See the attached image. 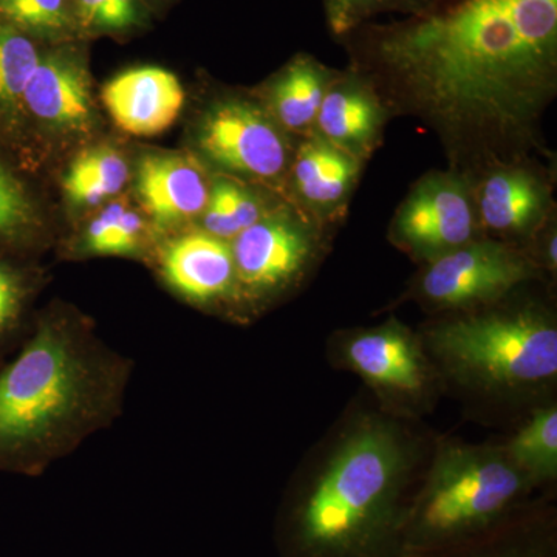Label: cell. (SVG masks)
<instances>
[{
	"instance_id": "1",
	"label": "cell",
	"mask_w": 557,
	"mask_h": 557,
	"mask_svg": "<svg viewBox=\"0 0 557 557\" xmlns=\"http://www.w3.org/2000/svg\"><path fill=\"white\" fill-rule=\"evenodd\" d=\"M368 33L372 60L453 135H518L555 87L557 0H454Z\"/></svg>"
},
{
	"instance_id": "2",
	"label": "cell",
	"mask_w": 557,
	"mask_h": 557,
	"mask_svg": "<svg viewBox=\"0 0 557 557\" xmlns=\"http://www.w3.org/2000/svg\"><path fill=\"white\" fill-rule=\"evenodd\" d=\"M135 361L86 319L47 310L0 366V472L40 478L126 410Z\"/></svg>"
},
{
	"instance_id": "3",
	"label": "cell",
	"mask_w": 557,
	"mask_h": 557,
	"mask_svg": "<svg viewBox=\"0 0 557 557\" xmlns=\"http://www.w3.org/2000/svg\"><path fill=\"white\" fill-rule=\"evenodd\" d=\"M409 465L408 446L391 423L351 429L296 505V547L310 557L369 555L391 528Z\"/></svg>"
},
{
	"instance_id": "4",
	"label": "cell",
	"mask_w": 557,
	"mask_h": 557,
	"mask_svg": "<svg viewBox=\"0 0 557 557\" xmlns=\"http://www.w3.org/2000/svg\"><path fill=\"white\" fill-rule=\"evenodd\" d=\"M527 482L505 450L443 446L413 507V541L442 544L482 530L507 511Z\"/></svg>"
},
{
	"instance_id": "5",
	"label": "cell",
	"mask_w": 557,
	"mask_h": 557,
	"mask_svg": "<svg viewBox=\"0 0 557 557\" xmlns=\"http://www.w3.org/2000/svg\"><path fill=\"white\" fill-rule=\"evenodd\" d=\"M431 344L457 376L486 388L539 386L557 373V330L530 311L456 319Z\"/></svg>"
},
{
	"instance_id": "6",
	"label": "cell",
	"mask_w": 557,
	"mask_h": 557,
	"mask_svg": "<svg viewBox=\"0 0 557 557\" xmlns=\"http://www.w3.org/2000/svg\"><path fill=\"white\" fill-rule=\"evenodd\" d=\"M533 274L525 258L496 242H468L435 259L421 278L424 298L445 307L490 302Z\"/></svg>"
},
{
	"instance_id": "7",
	"label": "cell",
	"mask_w": 557,
	"mask_h": 557,
	"mask_svg": "<svg viewBox=\"0 0 557 557\" xmlns=\"http://www.w3.org/2000/svg\"><path fill=\"white\" fill-rule=\"evenodd\" d=\"M236 269L237 296L269 298L288 287L313 255V240L288 219H260L231 244Z\"/></svg>"
},
{
	"instance_id": "8",
	"label": "cell",
	"mask_w": 557,
	"mask_h": 557,
	"mask_svg": "<svg viewBox=\"0 0 557 557\" xmlns=\"http://www.w3.org/2000/svg\"><path fill=\"white\" fill-rule=\"evenodd\" d=\"M474 215L458 180L437 175L417 186L395 219L394 236L418 256L442 258L471 242Z\"/></svg>"
},
{
	"instance_id": "9",
	"label": "cell",
	"mask_w": 557,
	"mask_h": 557,
	"mask_svg": "<svg viewBox=\"0 0 557 557\" xmlns=\"http://www.w3.org/2000/svg\"><path fill=\"white\" fill-rule=\"evenodd\" d=\"M200 145L215 163L258 178L282 174L284 139L262 113L244 102H226L209 113Z\"/></svg>"
},
{
	"instance_id": "10",
	"label": "cell",
	"mask_w": 557,
	"mask_h": 557,
	"mask_svg": "<svg viewBox=\"0 0 557 557\" xmlns=\"http://www.w3.org/2000/svg\"><path fill=\"white\" fill-rule=\"evenodd\" d=\"M157 271L175 296L193 306L237 298L236 269L228 242L193 231L157 249Z\"/></svg>"
},
{
	"instance_id": "11",
	"label": "cell",
	"mask_w": 557,
	"mask_h": 557,
	"mask_svg": "<svg viewBox=\"0 0 557 557\" xmlns=\"http://www.w3.org/2000/svg\"><path fill=\"white\" fill-rule=\"evenodd\" d=\"M346 359L381 394L413 399L426 391V358L416 336L397 322L354 336L347 343Z\"/></svg>"
},
{
	"instance_id": "12",
	"label": "cell",
	"mask_w": 557,
	"mask_h": 557,
	"mask_svg": "<svg viewBox=\"0 0 557 557\" xmlns=\"http://www.w3.org/2000/svg\"><path fill=\"white\" fill-rule=\"evenodd\" d=\"M102 101L120 129L134 137H156L178 119L185 91L170 70L138 67L110 81Z\"/></svg>"
},
{
	"instance_id": "13",
	"label": "cell",
	"mask_w": 557,
	"mask_h": 557,
	"mask_svg": "<svg viewBox=\"0 0 557 557\" xmlns=\"http://www.w3.org/2000/svg\"><path fill=\"white\" fill-rule=\"evenodd\" d=\"M137 189L160 228L196 218L209 199L203 174L186 157H146L138 168Z\"/></svg>"
},
{
	"instance_id": "14",
	"label": "cell",
	"mask_w": 557,
	"mask_h": 557,
	"mask_svg": "<svg viewBox=\"0 0 557 557\" xmlns=\"http://www.w3.org/2000/svg\"><path fill=\"white\" fill-rule=\"evenodd\" d=\"M46 123L78 127L90 116V98L83 70L62 57H40L22 100V112Z\"/></svg>"
},
{
	"instance_id": "15",
	"label": "cell",
	"mask_w": 557,
	"mask_h": 557,
	"mask_svg": "<svg viewBox=\"0 0 557 557\" xmlns=\"http://www.w3.org/2000/svg\"><path fill=\"white\" fill-rule=\"evenodd\" d=\"M479 207L487 228L522 233L544 212L545 193L541 183L525 171H498L483 183Z\"/></svg>"
},
{
	"instance_id": "16",
	"label": "cell",
	"mask_w": 557,
	"mask_h": 557,
	"mask_svg": "<svg viewBox=\"0 0 557 557\" xmlns=\"http://www.w3.org/2000/svg\"><path fill=\"white\" fill-rule=\"evenodd\" d=\"M293 172L304 199L314 207H332L346 197L357 177L358 163L354 153L319 137L300 146Z\"/></svg>"
},
{
	"instance_id": "17",
	"label": "cell",
	"mask_w": 557,
	"mask_h": 557,
	"mask_svg": "<svg viewBox=\"0 0 557 557\" xmlns=\"http://www.w3.org/2000/svg\"><path fill=\"white\" fill-rule=\"evenodd\" d=\"M380 109L375 100L359 89H335L325 94L317 116L322 138L354 153L375 137Z\"/></svg>"
},
{
	"instance_id": "18",
	"label": "cell",
	"mask_w": 557,
	"mask_h": 557,
	"mask_svg": "<svg viewBox=\"0 0 557 557\" xmlns=\"http://www.w3.org/2000/svg\"><path fill=\"white\" fill-rule=\"evenodd\" d=\"M20 256L0 255V366L21 347L35 324L36 276Z\"/></svg>"
},
{
	"instance_id": "19",
	"label": "cell",
	"mask_w": 557,
	"mask_h": 557,
	"mask_svg": "<svg viewBox=\"0 0 557 557\" xmlns=\"http://www.w3.org/2000/svg\"><path fill=\"white\" fill-rule=\"evenodd\" d=\"M329 72L311 58L300 57L282 73L273 94L277 119L292 131H304L317 121L327 94Z\"/></svg>"
},
{
	"instance_id": "20",
	"label": "cell",
	"mask_w": 557,
	"mask_h": 557,
	"mask_svg": "<svg viewBox=\"0 0 557 557\" xmlns=\"http://www.w3.org/2000/svg\"><path fill=\"white\" fill-rule=\"evenodd\" d=\"M38 47L27 33L0 22V124L9 126L22 113V100L38 67Z\"/></svg>"
},
{
	"instance_id": "21",
	"label": "cell",
	"mask_w": 557,
	"mask_h": 557,
	"mask_svg": "<svg viewBox=\"0 0 557 557\" xmlns=\"http://www.w3.org/2000/svg\"><path fill=\"white\" fill-rule=\"evenodd\" d=\"M78 249L86 256H143L146 252L145 225L138 214L116 201L91 220Z\"/></svg>"
},
{
	"instance_id": "22",
	"label": "cell",
	"mask_w": 557,
	"mask_h": 557,
	"mask_svg": "<svg viewBox=\"0 0 557 557\" xmlns=\"http://www.w3.org/2000/svg\"><path fill=\"white\" fill-rule=\"evenodd\" d=\"M527 480H549L557 472V410H537L505 449Z\"/></svg>"
},
{
	"instance_id": "23",
	"label": "cell",
	"mask_w": 557,
	"mask_h": 557,
	"mask_svg": "<svg viewBox=\"0 0 557 557\" xmlns=\"http://www.w3.org/2000/svg\"><path fill=\"white\" fill-rule=\"evenodd\" d=\"M127 180V166L119 152L109 148L89 150L70 166L64 180L69 199L76 203H98L120 193Z\"/></svg>"
},
{
	"instance_id": "24",
	"label": "cell",
	"mask_w": 557,
	"mask_h": 557,
	"mask_svg": "<svg viewBox=\"0 0 557 557\" xmlns=\"http://www.w3.org/2000/svg\"><path fill=\"white\" fill-rule=\"evenodd\" d=\"M35 212L24 185L0 159V255L20 256L32 240Z\"/></svg>"
},
{
	"instance_id": "25",
	"label": "cell",
	"mask_w": 557,
	"mask_h": 557,
	"mask_svg": "<svg viewBox=\"0 0 557 557\" xmlns=\"http://www.w3.org/2000/svg\"><path fill=\"white\" fill-rule=\"evenodd\" d=\"M260 219V207L251 194L230 182L215 183L205 208L207 233L223 240L234 239Z\"/></svg>"
},
{
	"instance_id": "26",
	"label": "cell",
	"mask_w": 557,
	"mask_h": 557,
	"mask_svg": "<svg viewBox=\"0 0 557 557\" xmlns=\"http://www.w3.org/2000/svg\"><path fill=\"white\" fill-rule=\"evenodd\" d=\"M445 0H324L330 30L338 36L358 30L372 17L384 13L412 16L438 9Z\"/></svg>"
},
{
	"instance_id": "27",
	"label": "cell",
	"mask_w": 557,
	"mask_h": 557,
	"mask_svg": "<svg viewBox=\"0 0 557 557\" xmlns=\"http://www.w3.org/2000/svg\"><path fill=\"white\" fill-rule=\"evenodd\" d=\"M0 22L28 36L60 32L70 22L69 0H0Z\"/></svg>"
},
{
	"instance_id": "28",
	"label": "cell",
	"mask_w": 557,
	"mask_h": 557,
	"mask_svg": "<svg viewBox=\"0 0 557 557\" xmlns=\"http://www.w3.org/2000/svg\"><path fill=\"white\" fill-rule=\"evenodd\" d=\"M76 7L87 27L121 30L137 22L135 0H76Z\"/></svg>"
},
{
	"instance_id": "29",
	"label": "cell",
	"mask_w": 557,
	"mask_h": 557,
	"mask_svg": "<svg viewBox=\"0 0 557 557\" xmlns=\"http://www.w3.org/2000/svg\"><path fill=\"white\" fill-rule=\"evenodd\" d=\"M556 248H557V239L556 236H553L552 239H549L547 245V260L549 265H556Z\"/></svg>"
}]
</instances>
